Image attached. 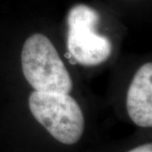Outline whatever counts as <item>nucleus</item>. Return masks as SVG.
Instances as JSON below:
<instances>
[{"mask_svg": "<svg viewBox=\"0 0 152 152\" xmlns=\"http://www.w3.org/2000/svg\"><path fill=\"white\" fill-rule=\"evenodd\" d=\"M100 15L86 4L71 8L67 17V50L75 63L92 67L105 63L113 52V44L107 36L96 31Z\"/></svg>", "mask_w": 152, "mask_h": 152, "instance_id": "obj_3", "label": "nucleus"}, {"mask_svg": "<svg viewBox=\"0 0 152 152\" xmlns=\"http://www.w3.org/2000/svg\"><path fill=\"white\" fill-rule=\"evenodd\" d=\"M128 152H152V144L151 143L144 144V145L133 148Z\"/></svg>", "mask_w": 152, "mask_h": 152, "instance_id": "obj_5", "label": "nucleus"}, {"mask_svg": "<svg viewBox=\"0 0 152 152\" xmlns=\"http://www.w3.org/2000/svg\"><path fill=\"white\" fill-rule=\"evenodd\" d=\"M23 75L36 91L69 94L73 80L54 45L48 37L35 33L22 47Z\"/></svg>", "mask_w": 152, "mask_h": 152, "instance_id": "obj_1", "label": "nucleus"}, {"mask_svg": "<svg viewBox=\"0 0 152 152\" xmlns=\"http://www.w3.org/2000/svg\"><path fill=\"white\" fill-rule=\"evenodd\" d=\"M127 112L139 127L152 126V64L140 67L131 81L126 97Z\"/></svg>", "mask_w": 152, "mask_h": 152, "instance_id": "obj_4", "label": "nucleus"}, {"mask_svg": "<svg viewBox=\"0 0 152 152\" xmlns=\"http://www.w3.org/2000/svg\"><path fill=\"white\" fill-rule=\"evenodd\" d=\"M34 118L60 143L72 145L81 139L85 118L80 105L69 94L33 91L28 100Z\"/></svg>", "mask_w": 152, "mask_h": 152, "instance_id": "obj_2", "label": "nucleus"}]
</instances>
